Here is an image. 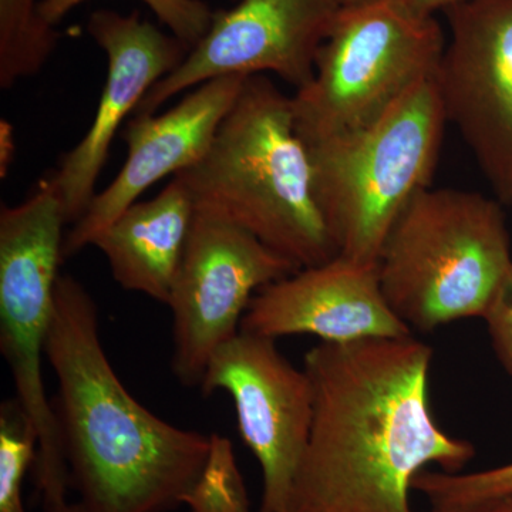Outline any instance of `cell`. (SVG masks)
<instances>
[{"mask_svg": "<svg viewBox=\"0 0 512 512\" xmlns=\"http://www.w3.org/2000/svg\"><path fill=\"white\" fill-rule=\"evenodd\" d=\"M433 349L414 336L320 342L303 360L313 386L308 447L292 512H413L426 467L460 473L476 448L430 406Z\"/></svg>", "mask_w": 512, "mask_h": 512, "instance_id": "cell-1", "label": "cell"}, {"mask_svg": "<svg viewBox=\"0 0 512 512\" xmlns=\"http://www.w3.org/2000/svg\"><path fill=\"white\" fill-rule=\"evenodd\" d=\"M46 359L70 487L96 512L183 507L210 450V436L181 429L136 400L103 348L99 309L72 275H60Z\"/></svg>", "mask_w": 512, "mask_h": 512, "instance_id": "cell-2", "label": "cell"}, {"mask_svg": "<svg viewBox=\"0 0 512 512\" xmlns=\"http://www.w3.org/2000/svg\"><path fill=\"white\" fill-rule=\"evenodd\" d=\"M174 177L195 210L238 225L301 269L339 255L316 200L292 97L264 74L247 77L210 150Z\"/></svg>", "mask_w": 512, "mask_h": 512, "instance_id": "cell-3", "label": "cell"}, {"mask_svg": "<svg viewBox=\"0 0 512 512\" xmlns=\"http://www.w3.org/2000/svg\"><path fill=\"white\" fill-rule=\"evenodd\" d=\"M512 266L498 201L474 191H421L387 235L377 259L380 288L410 329L433 332L483 318Z\"/></svg>", "mask_w": 512, "mask_h": 512, "instance_id": "cell-4", "label": "cell"}, {"mask_svg": "<svg viewBox=\"0 0 512 512\" xmlns=\"http://www.w3.org/2000/svg\"><path fill=\"white\" fill-rule=\"evenodd\" d=\"M447 121L434 76L372 126L306 143L316 200L340 256L377 265L393 225L430 188Z\"/></svg>", "mask_w": 512, "mask_h": 512, "instance_id": "cell-5", "label": "cell"}, {"mask_svg": "<svg viewBox=\"0 0 512 512\" xmlns=\"http://www.w3.org/2000/svg\"><path fill=\"white\" fill-rule=\"evenodd\" d=\"M447 40L436 16L396 0L340 8L311 82L292 96L305 143L372 126L417 84L437 76Z\"/></svg>", "mask_w": 512, "mask_h": 512, "instance_id": "cell-6", "label": "cell"}, {"mask_svg": "<svg viewBox=\"0 0 512 512\" xmlns=\"http://www.w3.org/2000/svg\"><path fill=\"white\" fill-rule=\"evenodd\" d=\"M64 224L62 202L50 178L25 201L0 208V350L12 373L15 399L39 436L35 480L43 510L67 501L70 487L42 372L64 261Z\"/></svg>", "mask_w": 512, "mask_h": 512, "instance_id": "cell-7", "label": "cell"}, {"mask_svg": "<svg viewBox=\"0 0 512 512\" xmlns=\"http://www.w3.org/2000/svg\"><path fill=\"white\" fill-rule=\"evenodd\" d=\"M299 269L238 225L195 210L167 303L178 382L200 387L212 356L241 330L256 292Z\"/></svg>", "mask_w": 512, "mask_h": 512, "instance_id": "cell-8", "label": "cell"}, {"mask_svg": "<svg viewBox=\"0 0 512 512\" xmlns=\"http://www.w3.org/2000/svg\"><path fill=\"white\" fill-rule=\"evenodd\" d=\"M204 396L225 392L245 446L262 470L259 512H292L293 490L308 447L313 386L274 339L241 332L215 352L200 384Z\"/></svg>", "mask_w": 512, "mask_h": 512, "instance_id": "cell-9", "label": "cell"}, {"mask_svg": "<svg viewBox=\"0 0 512 512\" xmlns=\"http://www.w3.org/2000/svg\"><path fill=\"white\" fill-rule=\"evenodd\" d=\"M335 0H238L218 10L184 62L151 87L136 114L157 113L185 90L225 76L274 73L296 90L311 82L316 56L339 12Z\"/></svg>", "mask_w": 512, "mask_h": 512, "instance_id": "cell-10", "label": "cell"}, {"mask_svg": "<svg viewBox=\"0 0 512 512\" xmlns=\"http://www.w3.org/2000/svg\"><path fill=\"white\" fill-rule=\"evenodd\" d=\"M444 15L450 40L436 80L447 120L512 204V0H468Z\"/></svg>", "mask_w": 512, "mask_h": 512, "instance_id": "cell-11", "label": "cell"}, {"mask_svg": "<svg viewBox=\"0 0 512 512\" xmlns=\"http://www.w3.org/2000/svg\"><path fill=\"white\" fill-rule=\"evenodd\" d=\"M87 32L106 53L109 70L99 106L82 140L64 154L50 180L67 224H76L96 197L99 180L111 144L128 114L136 113L154 84L184 62L191 47L173 33H164L137 12L121 15L96 10Z\"/></svg>", "mask_w": 512, "mask_h": 512, "instance_id": "cell-12", "label": "cell"}, {"mask_svg": "<svg viewBox=\"0 0 512 512\" xmlns=\"http://www.w3.org/2000/svg\"><path fill=\"white\" fill-rule=\"evenodd\" d=\"M245 80V76L212 79L195 87L173 109L163 114H136L128 121L124 131L126 163L64 237V259L92 247L94 238L136 204L151 185L197 164L210 150Z\"/></svg>", "mask_w": 512, "mask_h": 512, "instance_id": "cell-13", "label": "cell"}, {"mask_svg": "<svg viewBox=\"0 0 512 512\" xmlns=\"http://www.w3.org/2000/svg\"><path fill=\"white\" fill-rule=\"evenodd\" d=\"M241 332L274 340L312 335L325 343L413 335L384 299L377 265L340 255L256 292Z\"/></svg>", "mask_w": 512, "mask_h": 512, "instance_id": "cell-14", "label": "cell"}, {"mask_svg": "<svg viewBox=\"0 0 512 512\" xmlns=\"http://www.w3.org/2000/svg\"><path fill=\"white\" fill-rule=\"evenodd\" d=\"M194 215L190 191L173 177L157 197L121 212L94 238L92 247L106 256L121 288L167 305Z\"/></svg>", "mask_w": 512, "mask_h": 512, "instance_id": "cell-15", "label": "cell"}, {"mask_svg": "<svg viewBox=\"0 0 512 512\" xmlns=\"http://www.w3.org/2000/svg\"><path fill=\"white\" fill-rule=\"evenodd\" d=\"M42 0H0V87L35 76L55 53L60 33L40 16Z\"/></svg>", "mask_w": 512, "mask_h": 512, "instance_id": "cell-16", "label": "cell"}, {"mask_svg": "<svg viewBox=\"0 0 512 512\" xmlns=\"http://www.w3.org/2000/svg\"><path fill=\"white\" fill-rule=\"evenodd\" d=\"M181 505L190 512H251V500L231 440L210 434V450Z\"/></svg>", "mask_w": 512, "mask_h": 512, "instance_id": "cell-17", "label": "cell"}, {"mask_svg": "<svg viewBox=\"0 0 512 512\" xmlns=\"http://www.w3.org/2000/svg\"><path fill=\"white\" fill-rule=\"evenodd\" d=\"M413 490L429 500L433 511L485 507L511 497L512 463L466 474L423 470L414 478Z\"/></svg>", "mask_w": 512, "mask_h": 512, "instance_id": "cell-18", "label": "cell"}, {"mask_svg": "<svg viewBox=\"0 0 512 512\" xmlns=\"http://www.w3.org/2000/svg\"><path fill=\"white\" fill-rule=\"evenodd\" d=\"M39 436L18 400L0 407V512H26L23 481L35 467Z\"/></svg>", "mask_w": 512, "mask_h": 512, "instance_id": "cell-19", "label": "cell"}, {"mask_svg": "<svg viewBox=\"0 0 512 512\" xmlns=\"http://www.w3.org/2000/svg\"><path fill=\"white\" fill-rule=\"evenodd\" d=\"M87 0H42L40 16L56 26L74 8ZM157 19L185 45L194 47L210 29L215 10L204 0H141Z\"/></svg>", "mask_w": 512, "mask_h": 512, "instance_id": "cell-20", "label": "cell"}, {"mask_svg": "<svg viewBox=\"0 0 512 512\" xmlns=\"http://www.w3.org/2000/svg\"><path fill=\"white\" fill-rule=\"evenodd\" d=\"M483 319L487 323L495 355L512 376V266Z\"/></svg>", "mask_w": 512, "mask_h": 512, "instance_id": "cell-21", "label": "cell"}, {"mask_svg": "<svg viewBox=\"0 0 512 512\" xmlns=\"http://www.w3.org/2000/svg\"><path fill=\"white\" fill-rule=\"evenodd\" d=\"M396 2L417 15L436 16L437 12H446L468 0H396Z\"/></svg>", "mask_w": 512, "mask_h": 512, "instance_id": "cell-22", "label": "cell"}, {"mask_svg": "<svg viewBox=\"0 0 512 512\" xmlns=\"http://www.w3.org/2000/svg\"><path fill=\"white\" fill-rule=\"evenodd\" d=\"M15 134L13 127L9 121H0V174L2 178L8 175L10 164H12L13 156L16 150Z\"/></svg>", "mask_w": 512, "mask_h": 512, "instance_id": "cell-23", "label": "cell"}, {"mask_svg": "<svg viewBox=\"0 0 512 512\" xmlns=\"http://www.w3.org/2000/svg\"><path fill=\"white\" fill-rule=\"evenodd\" d=\"M45 512H96L92 510V508L89 507V505H86L82 503V501H64V503L55 505V507L52 508H46V510H43Z\"/></svg>", "mask_w": 512, "mask_h": 512, "instance_id": "cell-24", "label": "cell"}, {"mask_svg": "<svg viewBox=\"0 0 512 512\" xmlns=\"http://www.w3.org/2000/svg\"><path fill=\"white\" fill-rule=\"evenodd\" d=\"M480 508H487V510L495 512H512V495L511 497L505 498V500L498 501V503L485 505V507Z\"/></svg>", "mask_w": 512, "mask_h": 512, "instance_id": "cell-25", "label": "cell"}, {"mask_svg": "<svg viewBox=\"0 0 512 512\" xmlns=\"http://www.w3.org/2000/svg\"><path fill=\"white\" fill-rule=\"evenodd\" d=\"M373 2V0H335L339 8H349V6L363 5V3Z\"/></svg>", "mask_w": 512, "mask_h": 512, "instance_id": "cell-26", "label": "cell"}, {"mask_svg": "<svg viewBox=\"0 0 512 512\" xmlns=\"http://www.w3.org/2000/svg\"><path fill=\"white\" fill-rule=\"evenodd\" d=\"M431 512H495V511L487 510V508H474V510H464V511H431Z\"/></svg>", "mask_w": 512, "mask_h": 512, "instance_id": "cell-27", "label": "cell"}, {"mask_svg": "<svg viewBox=\"0 0 512 512\" xmlns=\"http://www.w3.org/2000/svg\"><path fill=\"white\" fill-rule=\"evenodd\" d=\"M234 2H238V0H234Z\"/></svg>", "mask_w": 512, "mask_h": 512, "instance_id": "cell-28", "label": "cell"}]
</instances>
